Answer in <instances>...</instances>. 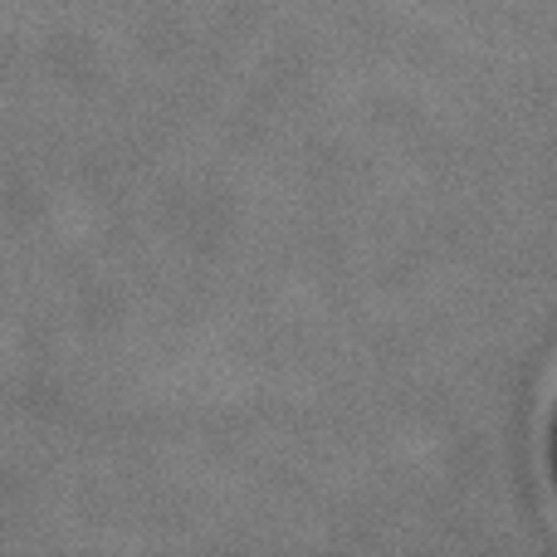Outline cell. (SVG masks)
<instances>
[{"label": "cell", "instance_id": "obj_1", "mask_svg": "<svg viewBox=\"0 0 557 557\" xmlns=\"http://www.w3.org/2000/svg\"><path fill=\"white\" fill-rule=\"evenodd\" d=\"M553 465H557V431H553Z\"/></svg>", "mask_w": 557, "mask_h": 557}]
</instances>
